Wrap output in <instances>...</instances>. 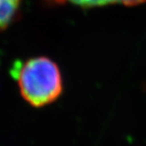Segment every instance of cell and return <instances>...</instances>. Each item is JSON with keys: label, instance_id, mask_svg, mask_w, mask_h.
Listing matches in <instances>:
<instances>
[{"label": "cell", "instance_id": "cell-1", "mask_svg": "<svg viewBox=\"0 0 146 146\" xmlns=\"http://www.w3.org/2000/svg\"><path fill=\"white\" fill-rule=\"evenodd\" d=\"M13 75L20 94L31 106L50 104L63 92V77L59 66L48 57H34L22 64L16 63Z\"/></svg>", "mask_w": 146, "mask_h": 146}, {"label": "cell", "instance_id": "cell-2", "mask_svg": "<svg viewBox=\"0 0 146 146\" xmlns=\"http://www.w3.org/2000/svg\"><path fill=\"white\" fill-rule=\"evenodd\" d=\"M44 1L48 6L71 4L82 8H96L114 4H121L124 6H136L145 3L146 0H44Z\"/></svg>", "mask_w": 146, "mask_h": 146}, {"label": "cell", "instance_id": "cell-3", "mask_svg": "<svg viewBox=\"0 0 146 146\" xmlns=\"http://www.w3.org/2000/svg\"><path fill=\"white\" fill-rule=\"evenodd\" d=\"M22 0H0V31L8 29L20 15Z\"/></svg>", "mask_w": 146, "mask_h": 146}]
</instances>
